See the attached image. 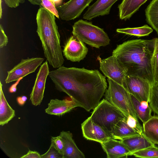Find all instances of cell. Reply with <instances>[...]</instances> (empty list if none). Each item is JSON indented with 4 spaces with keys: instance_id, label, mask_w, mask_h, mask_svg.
Returning a JSON list of instances; mask_svg holds the SVG:
<instances>
[{
    "instance_id": "277c9868",
    "label": "cell",
    "mask_w": 158,
    "mask_h": 158,
    "mask_svg": "<svg viewBox=\"0 0 158 158\" xmlns=\"http://www.w3.org/2000/svg\"><path fill=\"white\" fill-rule=\"evenodd\" d=\"M90 117L111 138L112 131L116 124L127 118L123 112L105 98L93 109Z\"/></svg>"
},
{
    "instance_id": "7402d4cb",
    "label": "cell",
    "mask_w": 158,
    "mask_h": 158,
    "mask_svg": "<svg viewBox=\"0 0 158 158\" xmlns=\"http://www.w3.org/2000/svg\"><path fill=\"white\" fill-rule=\"evenodd\" d=\"M143 128L145 137L153 143L158 144V116H152L143 123Z\"/></svg>"
},
{
    "instance_id": "4316f807",
    "label": "cell",
    "mask_w": 158,
    "mask_h": 158,
    "mask_svg": "<svg viewBox=\"0 0 158 158\" xmlns=\"http://www.w3.org/2000/svg\"><path fill=\"white\" fill-rule=\"evenodd\" d=\"M149 103L152 111L158 116V81L152 86Z\"/></svg>"
},
{
    "instance_id": "d4e9b609",
    "label": "cell",
    "mask_w": 158,
    "mask_h": 158,
    "mask_svg": "<svg viewBox=\"0 0 158 158\" xmlns=\"http://www.w3.org/2000/svg\"><path fill=\"white\" fill-rule=\"evenodd\" d=\"M153 31L152 29L147 25L138 27H127L116 29V31L118 33L134 35L138 37L148 36Z\"/></svg>"
},
{
    "instance_id": "7c38bea8",
    "label": "cell",
    "mask_w": 158,
    "mask_h": 158,
    "mask_svg": "<svg viewBox=\"0 0 158 158\" xmlns=\"http://www.w3.org/2000/svg\"><path fill=\"white\" fill-rule=\"evenodd\" d=\"M88 51L84 43L73 35L67 40L62 51L64 57L72 62H79L86 56Z\"/></svg>"
},
{
    "instance_id": "f546056e",
    "label": "cell",
    "mask_w": 158,
    "mask_h": 158,
    "mask_svg": "<svg viewBox=\"0 0 158 158\" xmlns=\"http://www.w3.org/2000/svg\"><path fill=\"white\" fill-rule=\"evenodd\" d=\"M41 158H64V156L51 143L49 149L45 153L41 155Z\"/></svg>"
},
{
    "instance_id": "e0dca14e",
    "label": "cell",
    "mask_w": 158,
    "mask_h": 158,
    "mask_svg": "<svg viewBox=\"0 0 158 158\" xmlns=\"http://www.w3.org/2000/svg\"><path fill=\"white\" fill-rule=\"evenodd\" d=\"M64 144V158H85L83 153L78 148L73 139L72 133L69 131H62L59 135Z\"/></svg>"
},
{
    "instance_id": "d6986e66",
    "label": "cell",
    "mask_w": 158,
    "mask_h": 158,
    "mask_svg": "<svg viewBox=\"0 0 158 158\" xmlns=\"http://www.w3.org/2000/svg\"><path fill=\"white\" fill-rule=\"evenodd\" d=\"M148 0H123L118 6L121 20L129 19Z\"/></svg>"
},
{
    "instance_id": "30bf717a",
    "label": "cell",
    "mask_w": 158,
    "mask_h": 158,
    "mask_svg": "<svg viewBox=\"0 0 158 158\" xmlns=\"http://www.w3.org/2000/svg\"><path fill=\"white\" fill-rule=\"evenodd\" d=\"M49 70L47 60L41 65L37 74L35 80L30 94V100L32 105H40L44 97L47 78Z\"/></svg>"
},
{
    "instance_id": "f1b7e54d",
    "label": "cell",
    "mask_w": 158,
    "mask_h": 158,
    "mask_svg": "<svg viewBox=\"0 0 158 158\" xmlns=\"http://www.w3.org/2000/svg\"><path fill=\"white\" fill-rule=\"evenodd\" d=\"M155 38V46L152 62L154 80L156 82L158 81V38Z\"/></svg>"
},
{
    "instance_id": "9a60e30c",
    "label": "cell",
    "mask_w": 158,
    "mask_h": 158,
    "mask_svg": "<svg viewBox=\"0 0 158 158\" xmlns=\"http://www.w3.org/2000/svg\"><path fill=\"white\" fill-rule=\"evenodd\" d=\"M118 0H97L88 7L83 15V18L91 20L97 17L109 14L112 6Z\"/></svg>"
},
{
    "instance_id": "5b68a950",
    "label": "cell",
    "mask_w": 158,
    "mask_h": 158,
    "mask_svg": "<svg viewBox=\"0 0 158 158\" xmlns=\"http://www.w3.org/2000/svg\"><path fill=\"white\" fill-rule=\"evenodd\" d=\"M72 33L84 43L96 48L106 46L110 43V40L103 29L82 19L74 23Z\"/></svg>"
},
{
    "instance_id": "8d00e7d4",
    "label": "cell",
    "mask_w": 158,
    "mask_h": 158,
    "mask_svg": "<svg viewBox=\"0 0 158 158\" xmlns=\"http://www.w3.org/2000/svg\"><path fill=\"white\" fill-rule=\"evenodd\" d=\"M23 79L20 78L16 81V82L13 84L9 89V92L10 93H13L16 92L17 90V86L19 84L20 81Z\"/></svg>"
},
{
    "instance_id": "d590c367",
    "label": "cell",
    "mask_w": 158,
    "mask_h": 158,
    "mask_svg": "<svg viewBox=\"0 0 158 158\" xmlns=\"http://www.w3.org/2000/svg\"><path fill=\"white\" fill-rule=\"evenodd\" d=\"M27 98L25 96L18 97L17 98V101L18 104L20 106H23L25 103Z\"/></svg>"
},
{
    "instance_id": "1f68e13d",
    "label": "cell",
    "mask_w": 158,
    "mask_h": 158,
    "mask_svg": "<svg viewBox=\"0 0 158 158\" xmlns=\"http://www.w3.org/2000/svg\"><path fill=\"white\" fill-rule=\"evenodd\" d=\"M51 140V143L64 156V144L62 137L60 135L56 137L52 136Z\"/></svg>"
},
{
    "instance_id": "7a4b0ae2",
    "label": "cell",
    "mask_w": 158,
    "mask_h": 158,
    "mask_svg": "<svg viewBox=\"0 0 158 158\" xmlns=\"http://www.w3.org/2000/svg\"><path fill=\"white\" fill-rule=\"evenodd\" d=\"M156 38L129 40L117 45L112 52L127 70L126 75L155 83L152 66Z\"/></svg>"
},
{
    "instance_id": "4dcf8cb0",
    "label": "cell",
    "mask_w": 158,
    "mask_h": 158,
    "mask_svg": "<svg viewBox=\"0 0 158 158\" xmlns=\"http://www.w3.org/2000/svg\"><path fill=\"white\" fill-rule=\"evenodd\" d=\"M126 122L128 125L141 134L143 132V128L138 121V119L131 115H129L127 118Z\"/></svg>"
},
{
    "instance_id": "74e56055",
    "label": "cell",
    "mask_w": 158,
    "mask_h": 158,
    "mask_svg": "<svg viewBox=\"0 0 158 158\" xmlns=\"http://www.w3.org/2000/svg\"><path fill=\"white\" fill-rule=\"evenodd\" d=\"M56 8L62 5L63 0H50Z\"/></svg>"
},
{
    "instance_id": "cb8c5ba5",
    "label": "cell",
    "mask_w": 158,
    "mask_h": 158,
    "mask_svg": "<svg viewBox=\"0 0 158 158\" xmlns=\"http://www.w3.org/2000/svg\"><path fill=\"white\" fill-rule=\"evenodd\" d=\"M132 104L136 114L138 118L144 123L152 116V111L150 106L144 108L141 105V102L133 95L130 94Z\"/></svg>"
},
{
    "instance_id": "4fadbf2b",
    "label": "cell",
    "mask_w": 158,
    "mask_h": 158,
    "mask_svg": "<svg viewBox=\"0 0 158 158\" xmlns=\"http://www.w3.org/2000/svg\"><path fill=\"white\" fill-rule=\"evenodd\" d=\"M81 129L83 137L87 140L101 143L111 138L101 127L95 123L90 117L81 124Z\"/></svg>"
},
{
    "instance_id": "9c48e42d",
    "label": "cell",
    "mask_w": 158,
    "mask_h": 158,
    "mask_svg": "<svg viewBox=\"0 0 158 158\" xmlns=\"http://www.w3.org/2000/svg\"><path fill=\"white\" fill-rule=\"evenodd\" d=\"M100 69L105 76L123 86L127 70L112 55L100 61Z\"/></svg>"
},
{
    "instance_id": "83f0119b",
    "label": "cell",
    "mask_w": 158,
    "mask_h": 158,
    "mask_svg": "<svg viewBox=\"0 0 158 158\" xmlns=\"http://www.w3.org/2000/svg\"><path fill=\"white\" fill-rule=\"evenodd\" d=\"M32 4L38 5L40 7H44L53 13L56 17L59 18L58 12L56 8L50 0H28Z\"/></svg>"
},
{
    "instance_id": "d6a6232c",
    "label": "cell",
    "mask_w": 158,
    "mask_h": 158,
    "mask_svg": "<svg viewBox=\"0 0 158 158\" xmlns=\"http://www.w3.org/2000/svg\"><path fill=\"white\" fill-rule=\"evenodd\" d=\"M8 42V39L5 34L3 28L1 24L0 25V48L6 46Z\"/></svg>"
},
{
    "instance_id": "6da1fadb",
    "label": "cell",
    "mask_w": 158,
    "mask_h": 158,
    "mask_svg": "<svg viewBox=\"0 0 158 158\" xmlns=\"http://www.w3.org/2000/svg\"><path fill=\"white\" fill-rule=\"evenodd\" d=\"M48 76L57 90L87 111L98 105L107 88L106 77L96 69L62 66L50 71Z\"/></svg>"
},
{
    "instance_id": "ffe728a7",
    "label": "cell",
    "mask_w": 158,
    "mask_h": 158,
    "mask_svg": "<svg viewBox=\"0 0 158 158\" xmlns=\"http://www.w3.org/2000/svg\"><path fill=\"white\" fill-rule=\"evenodd\" d=\"M142 134L129 126L127 123L126 120H121L113 128L111 132V137L115 139L121 140L126 138Z\"/></svg>"
},
{
    "instance_id": "836d02e7",
    "label": "cell",
    "mask_w": 158,
    "mask_h": 158,
    "mask_svg": "<svg viewBox=\"0 0 158 158\" xmlns=\"http://www.w3.org/2000/svg\"><path fill=\"white\" fill-rule=\"evenodd\" d=\"M6 4L9 7L16 8L20 4L23 3L25 0H3Z\"/></svg>"
},
{
    "instance_id": "f35d334b",
    "label": "cell",
    "mask_w": 158,
    "mask_h": 158,
    "mask_svg": "<svg viewBox=\"0 0 158 158\" xmlns=\"http://www.w3.org/2000/svg\"><path fill=\"white\" fill-rule=\"evenodd\" d=\"M148 102L146 101L141 102V105L144 108H147L149 106Z\"/></svg>"
},
{
    "instance_id": "ba28073f",
    "label": "cell",
    "mask_w": 158,
    "mask_h": 158,
    "mask_svg": "<svg viewBox=\"0 0 158 158\" xmlns=\"http://www.w3.org/2000/svg\"><path fill=\"white\" fill-rule=\"evenodd\" d=\"M123 86L140 102H149L152 85L148 81L139 77L126 75Z\"/></svg>"
},
{
    "instance_id": "ac0fdd59",
    "label": "cell",
    "mask_w": 158,
    "mask_h": 158,
    "mask_svg": "<svg viewBox=\"0 0 158 158\" xmlns=\"http://www.w3.org/2000/svg\"><path fill=\"white\" fill-rule=\"evenodd\" d=\"M120 140L129 151V156H131L135 152L155 145L148 139L143 133L126 138Z\"/></svg>"
},
{
    "instance_id": "e575fe53",
    "label": "cell",
    "mask_w": 158,
    "mask_h": 158,
    "mask_svg": "<svg viewBox=\"0 0 158 158\" xmlns=\"http://www.w3.org/2000/svg\"><path fill=\"white\" fill-rule=\"evenodd\" d=\"M21 158H41V155L37 152L29 150L27 153Z\"/></svg>"
},
{
    "instance_id": "8fae6325",
    "label": "cell",
    "mask_w": 158,
    "mask_h": 158,
    "mask_svg": "<svg viewBox=\"0 0 158 158\" xmlns=\"http://www.w3.org/2000/svg\"><path fill=\"white\" fill-rule=\"evenodd\" d=\"M93 0H69L56 7L59 18L69 21L78 18Z\"/></svg>"
},
{
    "instance_id": "8992f818",
    "label": "cell",
    "mask_w": 158,
    "mask_h": 158,
    "mask_svg": "<svg viewBox=\"0 0 158 158\" xmlns=\"http://www.w3.org/2000/svg\"><path fill=\"white\" fill-rule=\"evenodd\" d=\"M108 86L105 93V99L116 107L127 117L131 115L137 119L130 94L122 85L110 79H107Z\"/></svg>"
},
{
    "instance_id": "5bb4252c",
    "label": "cell",
    "mask_w": 158,
    "mask_h": 158,
    "mask_svg": "<svg viewBox=\"0 0 158 158\" xmlns=\"http://www.w3.org/2000/svg\"><path fill=\"white\" fill-rule=\"evenodd\" d=\"M100 144L107 158H127L129 156V151L121 140L111 138Z\"/></svg>"
},
{
    "instance_id": "484cf974",
    "label": "cell",
    "mask_w": 158,
    "mask_h": 158,
    "mask_svg": "<svg viewBox=\"0 0 158 158\" xmlns=\"http://www.w3.org/2000/svg\"><path fill=\"white\" fill-rule=\"evenodd\" d=\"M131 156L142 158H158V147L154 145L135 152Z\"/></svg>"
},
{
    "instance_id": "603a6c76",
    "label": "cell",
    "mask_w": 158,
    "mask_h": 158,
    "mask_svg": "<svg viewBox=\"0 0 158 158\" xmlns=\"http://www.w3.org/2000/svg\"><path fill=\"white\" fill-rule=\"evenodd\" d=\"M145 11L148 23L158 35V0H152Z\"/></svg>"
},
{
    "instance_id": "2e32d148",
    "label": "cell",
    "mask_w": 158,
    "mask_h": 158,
    "mask_svg": "<svg viewBox=\"0 0 158 158\" xmlns=\"http://www.w3.org/2000/svg\"><path fill=\"white\" fill-rule=\"evenodd\" d=\"M78 107L76 103L72 99L67 98L59 100L58 99H51L45 109L46 113L57 116L62 115Z\"/></svg>"
},
{
    "instance_id": "3957f363",
    "label": "cell",
    "mask_w": 158,
    "mask_h": 158,
    "mask_svg": "<svg viewBox=\"0 0 158 158\" xmlns=\"http://www.w3.org/2000/svg\"><path fill=\"white\" fill-rule=\"evenodd\" d=\"M55 16L48 10L40 7L36 16V32L47 60L53 68L57 69L62 66L64 60Z\"/></svg>"
},
{
    "instance_id": "52a82bcc",
    "label": "cell",
    "mask_w": 158,
    "mask_h": 158,
    "mask_svg": "<svg viewBox=\"0 0 158 158\" xmlns=\"http://www.w3.org/2000/svg\"><path fill=\"white\" fill-rule=\"evenodd\" d=\"M44 59L41 57H32L22 59L21 61L11 69L7 71L5 81L9 83L23 78L28 74L35 71L42 64Z\"/></svg>"
},
{
    "instance_id": "44dd1931",
    "label": "cell",
    "mask_w": 158,
    "mask_h": 158,
    "mask_svg": "<svg viewBox=\"0 0 158 158\" xmlns=\"http://www.w3.org/2000/svg\"><path fill=\"white\" fill-rule=\"evenodd\" d=\"M2 85L0 81V125L7 124L15 116V111L7 102L2 88Z\"/></svg>"
}]
</instances>
